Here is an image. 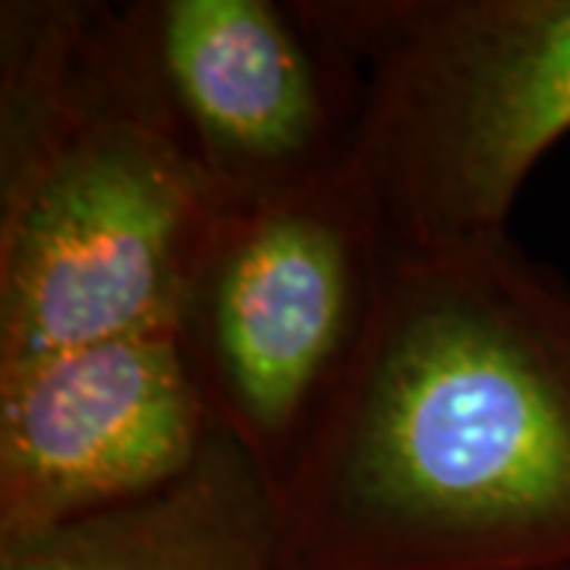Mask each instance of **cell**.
Masks as SVG:
<instances>
[{
    "label": "cell",
    "mask_w": 570,
    "mask_h": 570,
    "mask_svg": "<svg viewBox=\"0 0 570 570\" xmlns=\"http://www.w3.org/2000/svg\"><path fill=\"white\" fill-rule=\"evenodd\" d=\"M283 570H570V283L508 232L393 247L288 469Z\"/></svg>",
    "instance_id": "obj_1"
},
{
    "label": "cell",
    "mask_w": 570,
    "mask_h": 570,
    "mask_svg": "<svg viewBox=\"0 0 570 570\" xmlns=\"http://www.w3.org/2000/svg\"><path fill=\"white\" fill-rule=\"evenodd\" d=\"M175 330L0 365V539L165 489L213 438Z\"/></svg>",
    "instance_id": "obj_6"
},
{
    "label": "cell",
    "mask_w": 570,
    "mask_h": 570,
    "mask_svg": "<svg viewBox=\"0 0 570 570\" xmlns=\"http://www.w3.org/2000/svg\"><path fill=\"white\" fill-rule=\"evenodd\" d=\"M0 570H283L279 491L216 428L165 489L0 539Z\"/></svg>",
    "instance_id": "obj_7"
},
{
    "label": "cell",
    "mask_w": 570,
    "mask_h": 570,
    "mask_svg": "<svg viewBox=\"0 0 570 570\" xmlns=\"http://www.w3.org/2000/svg\"><path fill=\"white\" fill-rule=\"evenodd\" d=\"M355 82L348 165L393 247L504 235L570 134V0H295Z\"/></svg>",
    "instance_id": "obj_3"
},
{
    "label": "cell",
    "mask_w": 570,
    "mask_h": 570,
    "mask_svg": "<svg viewBox=\"0 0 570 570\" xmlns=\"http://www.w3.org/2000/svg\"><path fill=\"white\" fill-rule=\"evenodd\" d=\"M393 245L352 165L219 209L184 279L175 340L213 425L283 489L346 381Z\"/></svg>",
    "instance_id": "obj_4"
},
{
    "label": "cell",
    "mask_w": 570,
    "mask_h": 570,
    "mask_svg": "<svg viewBox=\"0 0 570 570\" xmlns=\"http://www.w3.org/2000/svg\"><path fill=\"white\" fill-rule=\"evenodd\" d=\"M124 26L219 209L348 165L355 82L295 0H127Z\"/></svg>",
    "instance_id": "obj_5"
},
{
    "label": "cell",
    "mask_w": 570,
    "mask_h": 570,
    "mask_svg": "<svg viewBox=\"0 0 570 570\" xmlns=\"http://www.w3.org/2000/svg\"><path fill=\"white\" fill-rule=\"evenodd\" d=\"M216 213L121 3H0V365L175 330Z\"/></svg>",
    "instance_id": "obj_2"
}]
</instances>
